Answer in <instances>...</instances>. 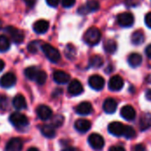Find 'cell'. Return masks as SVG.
I'll list each match as a JSON object with an SVG mask.
<instances>
[{
	"label": "cell",
	"mask_w": 151,
	"mask_h": 151,
	"mask_svg": "<svg viewBox=\"0 0 151 151\" xmlns=\"http://www.w3.org/2000/svg\"><path fill=\"white\" fill-rule=\"evenodd\" d=\"M4 68V62L2 59H0V72H2Z\"/></svg>",
	"instance_id": "cell-45"
},
{
	"label": "cell",
	"mask_w": 151,
	"mask_h": 151,
	"mask_svg": "<svg viewBox=\"0 0 151 151\" xmlns=\"http://www.w3.org/2000/svg\"><path fill=\"white\" fill-rule=\"evenodd\" d=\"M125 128H126V126L118 121L111 122L108 127V130H109L110 134L114 136H117V137L124 136Z\"/></svg>",
	"instance_id": "cell-7"
},
{
	"label": "cell",
	"mask_w": 151,
	"mask_h": 151,
	"mask_svg": "<svg viewBox=\"0 0 151 151\" xmlns=\"http://www.w3.org/2000/svg\"><path fill=\"white\" fill-rule=\"evenodd\" d=\"M49 22L45 19H39L34 24V31L37 34H44L49 29Z\"/></svg>",
	"instance_id": "cell-20"
},
{
	"label": "cell",
	"mask_w": 151,
	"mask_h": 151,
	"mask_svg": "<svg viewBox=\"0 0 151 151\" xmlns=\"http://www.w3.org/2000/svg\"><path fill=\"white\" fill-rule=\"evenodd\" d=\"M135 135H136V133H135V130L134 129V127H132L130 126H126L124 137L127 139H133L135 137Z\"/></svg>",
	"instance_id": "cell-32"
},
{
	"label": "cell",
	"mask_w": 151,
	"mask_h": 151,
	"mask_svg": "<svg viewBox=\"0 0 151 151\" xmlns=\"http://www.w3.org/2000/svg\"><path fill=\"white\" fill-rule=\"evenodd\" d=\"M39 72H40V70L37 67H35V66H29V67L25 69L24 73H25V76L28 80L35 81L37 77H38Z\"/></svg>",
	"instance_id": "cell-23"
},
{
	"label": "cell",
	"mask_w": 151,
	"mask_h": 151,
	"mask_svg": "<svg viewBox=\"0 0 151 151\" xmlns=\"http://www.w3.org/2000/svg\"><path fill=\"white\" fill-rule=\"evenodd\" d=\"M74 127L80 133H86L91 128V122L88 119H81L76 120L74 123Z\"/></svg>",
	"instance_id": "cell-19"
},
{
	"label": "cell",
	"mask_w": 151,
	"mask_h": 151,
	"mask_svg": "<svg viewBox=\"0 0 151 151\" xmlns=\"http://www.w3.org/2000/svg\"><path fill=\"white\" fill-rule=\"evenodd\" d=\"M117 107H118V103L117 101L114 99V98H107L104 102V104H103V108H104V111L108 113V114H112L116 111L117 110Z\"/></svg>",
	"instance_id": "cell-18"
},
{
	"label": "cell",
	"mask_w": 151,
	"mask_h": 151,
	"mask_svg": "<svg viewBox=\"0 0 151 151\" xmlns=\"http://www.w3.org/2000/svg\"><path fill=\"white\" fill-rule=\"evenodd\" d=\"M76 0H61V4L65 8H70L74 5Z\"/></svg>",
	"instance_id": "cell-36"
},
{
	"label": "cell",
	"mask_w": 151,
	"mask_h": 151,
	"mask_svg": "<svg viewBox=\"0 0 151 151\" xmlns=\"http://www.w3.org/2000/svg\"><path fill=\"white\" fill-rule=\"evenodd\" d=\"M41 132L47 138H53L56 135V130L52 125H43L41 127Z\"/></svg>",
	"instance_id": "cell-26"
},
{
	"label": "cell",
	"mask_w": 151,
	"mask_h": 151,
	"mask_svg": "<svg viewBox=\"0 0 151 151\" xmlns=\"http://www.w3.org/2000/svg\"><path fill=\"white\" fill-rule=\"evenodd\" d=\"M10 41L9 39L4 35H0V52H4L6 50H9L10 48Z\"/></svg>",
	"instance_id": "cell-29"
},
{
	"label": "cell",
	"mask_w": 151,
	"mask_h": 151,
	"mask_svg": "<svg viewBox=\"0 0 151 151\" xmlns=\"http://www.w3.org/2000/svg\"><path fill=\"white\" fill-rule=\"evenodd\" d=\"M146 98L149 101H151V89L147 90V92H146Z\"/></svg>",
	"instance_id": "cell-44"
},
{
	"label": "cell",
	"mask_w": 151,
	"mask_h": 151,
	"mask_svg": "<svg viewBox=\"0 0 151 151\" xmlns=\"http://www.w3.org/2000/svg\"><path fill=\"white\" fill-rule=\"evenodd\" d=\"M36 114L38 116V118L42 120H48L49 119L51 118L52 116V111L51 109L44 104L39 105L36 109Z\"/></svg>",
	"instance_id": "cell-12"
},
{
	"label": "cell",
	"mask_w": 151,
	"mask_h": 151,
	"mask_svg": "<svg viewBox=\"0 0 151 151\" xmlns=\"http://www.w3.org/2000/svg\"><path fill=\"white\" fill-rule=\"evenodd\" d=\"M5 31L9 34V35H10V37H11V39L12 40L13 42L21 43L24 41L25 35H24L23 31H21L20 29H18L15 27L9 26V27H6Z\"/></svg>",
	"instance_id": "cell-6"
},
{
	"label": "cell",
	"mask_w": 151,
	"mask_h": 151,
	"mask_svg": "<svg viewBox=\"0 0 151 151\" xmlns=\"http://www.w3.org/2000/svg\"><path fill=\"white\" fill-rule=\"evenodd\" d=\"M104 50L107 53L113 54L117 50L118 45H117V42L114 40H112V39H107V40H105V42L104 43Z\"/></svg>",
	"instance_id": "cell-25"
},
{
	"label": "cell",
	"mask_w": 151,
	"mask_h": 151,
	"mask_svg": "<svg viewBox=\"0 0 151 151\" xmlns=\"http://www.w3.org/2000/svg\"><path fill=\"white\" fill-rule=\"evenodd\" d=\"M140 129L142 131H146L151 127V113L146 112L141 116L140 119Z\"/></svg>",
	"instance_id": "cell-22"
},
{
	"label": "cell",
	"mask_w": 151,
	"mask_h": 151,
	"mask_svg": "<svg viewBox=\"0 0 151 151\" xmlns=\"http://www.w3.org/2000/svg\"><path fill=\"white\" fill-rule=\"evenodd\" d=\"M84 41L88 45L94 46L97 44L101 40V32L96 27H91L88 28L84 35Z\"/></svg>",
	"instance_id": "cell-1"
},
{
	"label": "cell",
	"mask_w": 151,
	"mask_h": 151,
	"mask_svg": "<svg viewBox=\"0 0 151 151\" xmlns=\"http://www.w3.org/2000/svg\"><path fill=\"white\" fill-rule=\"evenodd\" d=\"M144 40H145L144 34L141 30H138V31L134 32L133 35H132V36H131L132 43L134 44V45H140V44H142L144 42Z\"/></svg>",
	"instance_id": "cell-27"
},
{
	"label": "cell",
	"mask_w": 151,
	"mask_h": 151,
	"mask_svg": "<svg viewBox=\"0 0 151 151\" xmlns=\"http://www.w3.org/2000/svg\"><path fill=\"white\" fill-rule=\"evenodd\" d=\"M104 79L98 75V74H95L89 77L88 79V85L90 86L91 88L95 89V90H101L103 89L104 86Z\"/></svg>",
	"instance_id": "cell-10"
},
{
	"label": "cell",
	"mask_w": 151,
	"mask_h": 151,
	"mask_svg": "<svg viewBox=\"0 0 151 151\" xmlns=\"http://www.w3.org/2000/svg\"><path fill=\"white\" fill-rule=\"evenodd\" d=\"M65 56L69 58V59H73L76 56V50H75V47L72 44H68L65 48Z\"/></svg>",
	"instance_id": "cell-30"
},
{
	"label": "cell",
	"mask_w": 151,
	"mask_h": 151,
	"mask_svg": "<svg viewBox=\"0 0 151 151\" xmlns=\"http://www.w3.org/2000/svg\"><path fill=\"white\" fill-rule=\"evenodd\" d=\"M24 2H25V4H27V6L32 8V7L36 4L37 0H24Z\"/></svg>",
	"instance_id": "cell-40"
},
{
	"label": "cell",
	"mask_w": 151,
	"mask_h": 151,
	"mask_svg": "<svg viewBox=\"0 0 151 151\" xmlns=\"http://www.w3.org/2000/svg\"><path fill=\"white\" fill-rule=\"evenodd\" d=\"M104 64V59L102 57L98 56V55H96V56H93L91 57L90 60H89V65L90 66L92 67H95V68H99L103 65Z\"/></svg>",
	"instance_id": "cell-28"
},
{
	"label": "cell",
	"mask_w": 151,
	"mask_h": 151,
	"mask_svg": "<svg viewBox=\"0 0 151 151\" xmlns=\"http://www.w3.org/2000/svg\"><path fill=\"white\" fill-rule=\"evenodd\" d=\"M109 151H126V150L121 146H112L110 148Z\"/></svg>",
	"instance_id": "cell-41"
},
{
	"label": "cell",
	"mask_w": 151,
	"mask_h": 151,
	"mask_svg": "<svg viewBox=\"0 0 151 151\" xmlns=\"http://www.w3.org/2000/svg\"><path fill=\"white\" fill-rule=\"evenodd\" d=\"M63 151H77L74 148H72V147H69V148H66L65 150H63Z\"/></svg>",
	"instance_id": "cell-46"
},
{
	"label": "cell",
	"mask_w": 151,
	"mask_h": 151,
	"mask_svg": "<svg viewBox=\"0 0 151 151\" xmlns=\"http://www.w3.org/2000/svg\"><path fill=\"white\" fill-rule=\"evenodd\" d=\"M75 111L81 116H87L92 113L93 106L89 102H82L77 105V107L75 108Z\"/></svg>",
	"instance_id": "cell-13"
},
{
	"label": "cell",
	"mask_w": 151,
	"mask_h": 151,
	"mask_svg": "<svg viewBox=\"0 0 151 151\" xmlns=\"http://www.w3.org/2000/svg\"><path fill=\"white\" fill-rule=\"evenodd\" d=\"M100 8V4L96 0H89L86 3L85 5L81 6V8L78 9V12L80 14H87L90 12H96L99 10Z\"/></svg>",
	"instance_id": "cell-8"
},
{
	"label": "cell",
	"mask_w": 151,
	"mask_h": 151,
	"mask_svg": "<svg viewBox=\"0 0 151 151\" xmlns=\"http://www.w3.org/2000/svg\"><path fill=\"white\" fill-rule=\"evenodd\" d=\"M108 86L111 91H119L124 86V80L119 75H114L110 79Z\"/></svg>",
	"instance_id": "cell-11"
},
{
	"label": "cell",
	"mask_w": 151,
	"mask_h": 151,
	"mask_svg": "<svg viewBox=\"0 0 151 151\" xmlns=\"http://www.w3.org/2000/svg\"><path fill=\"white\" fill-rule=\"evenodd\" d=\"M70 78L71 76L67 73L61 70L55 71L53 73V80L58 84H65L70 81Z\"/></svg>",
	"instance_id": "cell-17"
},
{
	"label": "cell",
	"mask_w": 151,
	"mask_h": 151,
	"mask_svg": "<svg viewBox=\"0 0 151 151\" xmlns=\"http://www.w3.org/2000/svg\"><path fill=\"white\" fill-rule=\"evenodd\" d=\"M83 92V86L78 80H73L68 86V93L72 96H79Z\"/></svg>",
	"instance_id": "cell-16"
},
{
	"label": "cell",
	"mask_w": 151,
	"mask_h": 151,
	"mask_svg": "<svg viewBox=\"0 0 151 151\" xmlns=\"http://www.w3.org/2000/svg\"><path fill=\"white\" fill-rule=\"evenodd\" d=\"M145 23L150 28H151V12H149V13L146 14V16H145Z\"/></svg>",
	"instance_id": "cell-38"
},
{
	"label": "cell",
	"mask_w": 151,
	"mask_h": 151,
	"mask_svg": "<svg viewBox=\"0 0 151 151\" xmlns=\"http://www.w3.org/2000/svg\"><path fill=\"white\" fill-rule=\"evenodd\" d=\"M17 81L16 75L12 73H7L4 74L0 79V86L4 88H9L15 85Z\"/></svg>",
	"instance_id": "cell-9"
},
{
	"label": "cell",
	"mask_w": 151,
	"mask_h": 151,
	"mask_svg": "<svg viewBox=\"0 0 151 151\" xmlns=\"http://www.w3.org/2000/svg\"><path fill=\"white\" fill-rule=\"evenodd\" d=\"M12 105L18 111L25 110L27 108V102H26L25 97L20 94L16 95L14 98L12 99Z\"/></svg>",
	"instance_id": "cell-21"
},
{
	"label": "cell",
	"mask_w": 151,
	"mask_h": 151,
	"mask_svg": "<svg viewBox=\"0 0 151 151\" xmlns=\"http://www.w3.org/2000/svg\"><path fill=\"white\" fill-rule=\"evenodd\" d=\"M63 122H64V117L61 115H57V116L53 117L52 121H51V125L54 127H61L63 125Z\"/></svg>",
	"instance_id": "cell-34"
},
{
	"label": "cell",
	"mask_w": 151,
	"mask_h": 151,
	"mask_svg": "<svg viewBox=\"0 0 151 151\" xmlns=\"http://www.w3.org/2000/svg\"><path fill=\"white\" fill-rule=\"evenodd\" d=\"M23 148V141L20 138L11 139L5 147V151H21Z\"/></svg>",
	"instance_id": "cell-15"
},
{
	"label": "cell",
	"mask_w": 151,
	"mask_h": 151,
	"mask_svg": "<svg viewBox=\"0 0 151 151\" xmlns=\"http://www.w3.org/2000/svg\"><path fill=\"white\" fill-rule=\"evenodd\" d=\"M126 4L128 6H134L136 4V2H134V0H126Z\"/></svg>",
	"instance_id": "cell-43"
},
{
	"label": "cell",
	"mask_w": 151,
	"mask_h": 151,
	"mask_svg": "<svg viewBox=\"0 0 151 151\" xmlns=\"http://www.w3.org/2000/svg\"><path fill=\"white\" fill-rule=\"evenodd\" d=\"M46 3L51 7H57L59 4V0H46Z\"/></svg>",
	"instance_id": "cell-37"
},
{
	"label": "cell",
	"mask_w": 151,
	"mask_h": 151,
	"mask_svg": "<svg viewBox=\"0 0 151 151\" xmlns=\"http://www.w3.org/2000/svg\"><path fill=\"white\" fill-rule=\"evenodd\" d=\"M9 120L10 122L12 123V125L18 128V129H23L25 128L26 127L28 126V119L27 118L20 113V112H13L10 115V118H9Z\"/></svg>",
	"instance_id": "cell-3"
},
{
	"label": "cell",
	"mask_w": 151,
	"mask_h": 151,
	"mask_svg": "<svg viewBox=\"0 0 151 151\" xmlns=\"http://www.w3.org/2000/svg\"><path fill=\"white\" fill-rule=\"evenodd\" d=\"M117 21L120 27H129L134 25V17L131 12H125L122 13H119L117 16Z\"/></svg>",
	"instance_id": "cell-4"
},
{
	"label": "cell",
	"mask_w": 151,
	"mask_h": 151,
	"mask_svg": "<svg viewBox=\"0 0 151 151\" xmlns=\"http://www.w3.org/2000/svg\"><path fill=\"white\" fill-rule=\"evenodd\" d=\"M145 53H146L147 57H148L149 58H150L151 59V44H150V45H149V46L146 48Z\"/></svg>",
	"instance_id": "cell-42"
},
{
	"label": "cell",
	"mask_w": 151,
	"mask_h": 151,
	"mask_svg": "<svg viewBox=\"0 0 151 151\" xmlns=\"http://www.w3.org/2000/svg\"><path fill=\"white\" fill-rule=\"evenodd\" d=\"M39 47H42L41 41H33V42H31L28 44L27 50H28V51L31 52V53H36Z\"/></svg>",
	"instance_id": "cell-31"
},
{
	"label": "cell",
	"mask_w": 151,
	"mask_h": 151,
	"mask_svg": "<svg viewBox=\"0 0 151 151\" xmlns=\"http://www.w3.org/2000/svg\"><path fill=\"white\" fill-rule=\"evenodd\" d=\"M9 106V102H8V98L4 96L1 95L0 96V111H4L7 110Z\"/></svg>",
	"instance_id": "cell-33"
},
{
	"label": "cell",
	"mask_w": 151,
	"mask_h": 151,
	"mask_svg": "<svg viewBox=\"0 0 151 151\" xmlns=\"http://www.w3.org/2000/svg\"><path fill=\"white\" fill-rule=\"evenodd\" d=\"M88 143L95 150H102L104 147V139L99 134H92L88 137Z\"/></svg>",
	"instance_id": "cell-5"
},
{
	"label": "cell",
	"mask_w": 151,
	"mask_h": 151,
	"mask_svg": "<svg viewBox=\"0 0 151 151\" xmlns=\"http://www.w3.org/2000/svg\"><path fill=\"white\" fill-rule=\"evenodd\" d=\"M142 62V57L139 53H132L128 57V64L132 67L139 66Z\"/></svg>",
	"instance_id": "cell-24"
},
{
	"label": "cell",
	"mask_w": 151,
	"mask_h": 151,
	"mask_svg": "<svg viewBox=\"0 0 151 151\" xmlns=\"http://www.w3.org/2000/svg\"><path fill=\"white\" fill-rule=\"evenodd\" d=\"M42 52L44 53V55L46 56V58L52 63H58L60 58H61V55L60 52L58 51V49H56L55 47H53L52 45L49 44V43H43L41 47Z\"/></svg>",
	"instance_id": "cell-2"
},
{
	"label": "cell",
	"mask_w": 151,
	"mask_h": 151,
	"mask_svg": "<svg viewBox=\"0 0 151 151\" xmlns=\"http://www.w3.org/2000/svg\"><path fill=\"white\" fill-rule=\"evenodd\" d=\"M46 80H47V73L44 71L40 70L39 74H38V77H37L35 82L37 84H39V85H43L46 82Z\"/></svg>",
	"instance_id": "cell-35"
},
{
	"label": "cell",
	"mask_w": 151,
	"mask_h": 151,
	"mask_svg": "<svg viewBox=\"0 0 151 151\" xmlns=\"http://www.w3.org/2000/svg\"><path fill=\"white\" fill-rule=\"evenodd\" d=\"M120 115L124 119H126L127 121H132L136 117V111L133 106L125 105L122 107V109L120 111Z\"/></svg>",
	"instance_id": "cell-14"
},
{
	"label": "cell",
	"mask_w": 151,
	"mask_h": 151,
	"mask_svg": "<svg viewBox=\"0 0 151 151\" xmlns=\"http://www.w3.org/2000/svg\"><path fill=\"white\" fill-rule=\"evenodd\" d=\"M146 148L143 144H137L134 146V151H145Z\"/></svg>",
	"instance_id": "cell-39"
},
{
	"label": "cell",
	"mask_w": 151,
	"mask_h": 151,
	"mask_svg": "<svg viewBox=\"0 0 151 151\" xmlns=\"http://www.w3.org/2000/svg\"><path fill=\"white\" fill-rule=\"evenodd\" d=\"M27 151H39V150L37 148H35V147H32V148H29Z\"/></svg>",
	"instance_id": "cell-47"
}]
</instances>
